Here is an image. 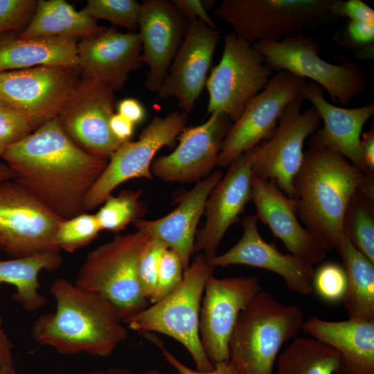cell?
<instances>
[{
	"instance_id": "obj_1",
	"label": "cell",
	"mask_w": 374,
	"mask_h": 374,
	"mask_svg": "<svg viewBox=\"0 0 374 374\" xmlns=\"http://www.w3.org/2000/svg\"><path fill=\"white\" fill-rule=\"evenodd\" d=\"M1 157L17 183L64 220L86 212V195L109 161L78 147L57 118L7 147Z\"/></svg>"
},
{
	"instance_id": "obj_2",
	"label": "cell",
	"mask_w": 374,
	"mask_h": 374,
	"mask_svg": "<svg viewBox=\"0 0 374 374\" xmlns=\"http://www.w3.org/2000/svg\"><path fill=\"white\" fill-rule=\"evenodd\" d=\"M50 292L56 301L55 311L38 317L30 330L38 344L64 355L84 353L106 357L127 338L117 310L103 296L64 278L55 279Z\"/></svg>"
},
{
	"instance_id": "obj_3",
	"label": "cell",
	"mask_w": 374,
	"mask_h": 374,
	"mask_svg": "<svg viewBox=\"0 0 374 374\" xmlns=\"http://www.w3.org/2000/svg\"><path fill=\"white\" fill-rule=\"evenodd\" d=\"M364 172L341 154L310 142L293 180L297 215L326 251L336 249L345 236L348 204Z\"/></svg>"
},
{
	"instance_id": "obj_4",
	"label": "cell",
	"mask_w": 374,
	"mask_h": 374,
	"mask_svg": "<svg viewBox=\"0 0 374 374\" xmlns=\"http://www.w3.org/2000/svg\"><path fill=\"white\" fill-rule=\"evenodd\" d=\"M302 309L259 292L242 310L229 344V359L240 374H273L283 345L304 323Z\"/></svg>"
},
{
	"instance_id": "obj_5",
	"label": "cell",
	"mask_w": 374,
	"mask_h": 374,
	"mask_svg": "<svg viewBox=\"0 0 374 374\" xmlns=\"http://www.w3.org/2000/svg\"><path fill=\"white\" fill-rule=\"evenodd\" d=\"M150 240L139 231L115 236L88 253L74 284L107 299L123 322L149 305L141 291L138 267Z\"/></svg>"
},
{
	"instance_id": "obj_6",
	"label": "cell",
	"mask_w": 374,
	"mask_h": 374,
	"mask_svg": "<svg viewBox=\"0 0 374 374\" xmlns=\"http://www.w3.org/2000/svg\"><path fill=\"white\" fill-rule=\"evenodd\" d=\"M214 268L198 253L184 271L180 285L159 301L152 303L123 323L139 332H157L170 336L182 344L192 357L197 371H209L214 364L207 357L200 341L199 313L207 278Z\"/></svg>"
},
{
	"instance_id": "obj_7",
	"label": "cell",
	"mask_w": 374,
	"mask_h": 374,
	"mask_svg": "<svg viewBox=\"0 0 374 374\" xmlns=\"http://www.w3.org/2000/svg\"><path fill=\"white\" fill-rule=\"evenodd\" d=\"M253 46L272 71L310 79L325 89L335 103L348 105L366 85V75L360 66L346 58L341 59V64L326 62L319 56L317 38L303 32L280 41H261Z\"/></svg>"
},
{
	"instance_id": "obj_8",
	"label": "cell",
	"mask_w": 374,
	"mask_h": 374,
	"mask_svg": "<svg viewBox=\"0 0 374 374\" xmlns=\"http://www.w3.org/2000/svg\"><path fill=\"white\" fill-rule=\"evenodd\" d=\"M332 0H223L215 17L234 33L253 44L280 41L293 33L314 29L335 19Z\"/></svg>"
},
{
	"instance_id": "obj_9",
	"label": "cell",
	"mask_w": 374,
	"mask_h": 374,
	"mask_svg": "<svg viewBox=\"0 0 374 374\" xmlns=\"http://www.w3.org/2000/svg\"><path fill=\"white\" fill-rule=\"evenodd\" d=\"M272 72L253 44L234 33L227 34L221 60L206 83L207 113L224 114L235 122L247 102L266 87Z\"/></svg>"
},
{
	"instance_id": "obj_10",
	"label": "cell",
	"mask_w": 374,
	"mask_h": 374,
	"mask_svg": "<svg viewBox=\"0 0 374 374\" xmlns=\"http://www.w3.org/2000/svg\"><path fill=\"white\" fill-rule=\"evenodd\" d=\"M62 220L15 180L0 183V238L12 259L60 253L55 233Z\"/></svg>"
},
{
	"instance_id": "obj_11",
	"label": "cell",
	"mask_w": 374,
	"mask_h": 374,
	"mask_svg": "<svg viewBox=\"0 0 374 374\" xmlns=\"http://www.w3.org/2000/svg\"><path fill=\"white\" fill-rule=\"evenodd\" d=\"M81 78L78 66L0 71V101L23 114L35 131L57 117Z\"/></svg>"
},
{
	"instance_id": "obj_12",
	"label": "cell",
	"mask_w": 374,
	"mask_h": 374,
	"mask_svg": "<svg viewBox=\"0 0 374 374\" xmlns=\"http://www.w3.org/2000/svg\"><path fill=\"white\" fill-rule=\"evenodd\" d=\"M187 121V113L183 111L154 117L142 130L137 141L123 142L87 192L84 202L85 211L103 203L125 181L134 178L152 179L151 166L154 155L162 148L173 145L186 127Z\"/></svg>"
},
{
	"instance_id": "obj_13",
	"label": "cell",
	"mask_w": 374,
	"mask_h": 374,
	"mask_svg": "<svg viewBox=\"0 0 374 374\" xmlns=\"http://www.w3.org/2000/svg\"><path fill=\"white\" fill-rule=\"evenodd\" d=\"M301 93L285 107L274 134L253 148V176L274 183L293 196V180L303 159L304 143L318 129L321 118L312 106L302 111Z\"/></svg>"
},
{
	"instance_id": "obj_14",
	"label": "cell",
	"mask_w": 374,
	"mask_h": 374,
	"mask_svg": "<svg viewBox=\"0 0 374 374\" xmlns=\"http://www.w3.org/2000/svg\"><path fill=\"white\" fill-rule=\"evenodd\" d=\"M306 80L287 71L272 75L266 87L250 99L231 125L220 152L217 166H229L275 132L287 105L301 93Z\"/></svg>"
},
{
	"instance_id": "obj_15",
	"label": "cell",
	"mask_w": 374,
	"mask_h": 374,
	"mask_svg": "<svg viewBox=\"0 0 374 374\" xmlns=\"http://www.w3.org/2000/svg\"><path fill=\"white\" fill-rule=\"evenodd\" d=\"M115 107L111 88L96 80L82 78L57 118L64 133L78 147L109 160L123 143L109 127Z\"/></svg>"
},
{
	"instance_id": "obj_16",
	"label": "cell",
	"mask_w": 374,
	"mask_h": 374,
	"mask_svg": "<svg viewBox=\"0 0 374 374\" xmlns=\"http://www.w3.org/2000/svg\"><path fill=\"white\" fill-rule=\"evenodd\" d=\"M255 276L217 278L211 275L204 287L199 332L202 347L213 364L229 362V341L242 310L260 292Z\"/></svg>"
},
{
	"instance_id": "obj_17",
	"label": "cell",
	"mask_w": 374,
	"mask_h": 374,
	"mask_svg": "<svg viewBox=\"0 0 374 374\" xmlns=\"http://www.w3.org/2000/svg\"><path fill=\"white\" fill-rule=\"evenodd\" d=\"M231 125L228 116L214 113L204 123L184 128L177 137L175 150L152 161V175L168 182L191 183L204 179L217 166Z\"/></svg>"
},
{
	"instance_id": "obj_18",
	"label": "cell",
	"mask_w": 374,
	"mask_h": 374,
	"mask_svg": "<svg viewBox=\"0 0 374 374\" xmlns=\"http://www.w3.org/2000/svg\"><path fill=\"white\" fill-rule=\"evenodd\" d=\"M253 154V149L234 160L208 197L206 222L197 230L193 247V253H202L207 261L216 256L224 235L251 200Z\"/></svg>"
},
{
	"instance_id": "obj_19",
	"label": "cell",
	"mask_w": 374,
	"mask_h": 374,
	"mask_svg": "<svg viewBox=\"0 0 374 374\" xmlns=\"http://www.w3.org/2000/svg\"><path fill=\"white\" fill-rule=\"evenodd\" d=\"M220 37V30L190 19L158 96L163 99L175 97L183 112H190L206 86Z\"/></svg>"
},
{
	"instance_id": "obj_20",
	"label": "cell",
	"mask_w": 374,
	"mask_h": 374,
	"mask_svg": "<svg viewBox=\"0 0 374 374\" xmlns=\"http://www.w3.org/2000/svg\"><path fill=\"white\" fill-rule=\"evenodd\" d=\"M185 19L171 1L146 0L141 4L138 34L150 91L157 92L168 74L188 27Z\"/></svg>"
},
{
	"instance_id": "obj_21",
	"label": "cell",
	"mask_w": 374,
	"mask_h": 374,
	"mask_svg": "<svg viewBox=\"0 0 374 374\" xmlns=\"http://www.w3.org/2000/svg\"><path fill=\"white\" fill-rule=\"evenodd\" d=\"M256 215L242 220L243 233L229 250L216 255L208 263L213 268L231 265H244L272 271L283 278L292 292L308 294L312 292L313 266L292 254H284L275 243L266 242L260 235Z\"/></svg>"
},
{
	"instance_id": "obj_22",
	"label": "cell",
	"mask_w": 374,
	"mask_h": 374,
	"mask_svg": "<svg viewBox=\"0 0 374 374\" xmlns=\"http://www.w3.org/2000/svg\"><path fill=\"white\" fill-rule=\"evenodd\" d=\"M251 200L258 220L270 229L290 254L312 266L326 257L320 240L299 222L293 199L274 183L253 176Z\"/></svg>"
},
{
	"instance_id": "obj_23",
	"label": "cell",
	"mask_w": 374,
	"mask_h": 374,
	"mask_svg": "<svg viewBox=\"0 0 374 374\" xmlns=\"http://www.w3.org/2000/svg\"><path fill=\"white\" fill-rule=\"evenodd\" d=\"M78 59L82 78L99 81L114 91L119 90L129 74L142 66L140 37L138 33L107 28L78 42Z\"/></svg>"
},
{
	"instance_id": "obj_24",
	"label": "cell",
	"mask_w": 374,
	"mask_h": 374,
	"mask_svg": "<svg viewBox=\"0 0 374 374\" xmlns=\"http://www.w3.org/2000/svg\"><path fill=\"white\" fill-rule=\"evenodd\" d=\"M323 89L313 82H306L301 93L316 109L323 127L312 135L310 143L334 151L365 172L361 154L364 125L374 114V103L355 108H343L328 102Z\"/></svg>"
},
{
	"instance_id": "obj_25",
	"label": "cell",
	"mask_w": 374,
	"mask_h": 374,
	"mask_svg": "<svg viewBox=\"0 0 374 374\" xmlns=\"http://www.w3.org/2000/svg\"><path fill=\"white\" fill-rule=\"evenodd\" d=\"M223 177L220 170L211 172L179 197L177 207L168 215L153 220H138L137 231L164 243L180 258L184 270L189 267L197 226L213 188Z\"/></svg>"
},
{
	"instance_id": "obj_26",
	"label": "cell",
	"mask_w": 374,
	"mask_h": 374,
	"mask_svg": "<svg viewBox=\"0 0 374 374\" xmlns=\"http://www.w3.org/2000/svg\"><path fill=\"white\" fill-rule=\"evenodd\" d=\"M302 328L339 355L337 374H374V321H326L316 317Z\"/></svg>"
},
{
	"instance_id": "obj_27",
	"label": "cell",
	"mask_w": 374,
	"mask_h": 374,
	"mask_svg": "<svg viewBox=\"0 0 374 374\" xmlns=\"http://www.w3.org/2000/svg\"><path fill=\"white\" fill-rule=\"evenodd\" d=\"M50 65L78 66L77 39L17 33L0 37V71Z\"/></svg>"
},
{
	"instance_id": "obj_28",
	"label": "cell",
	"mask_w": 374,
	"mask_h": 374,
	"mask_svg": "<svg viewBox=\"0 0 374 374\" xmlns=\"http://www.w3.org/2000/svg\"><path fill=\"white\" fill-rule=\"evenodd\" d=\"M106 29L64 0H39L29 23L17 35L21 38L57 37L82 39L98 36Z\"/></svg>"
},
{
	"instance_id": "obj_29",
	"label": "cell",
	"mask_w": 374,
	"mask_h": 374,
	"mask_svg": "<svg viewBox=\"0 0 374 374\" xmlns=\"http://www.w3.org/2000/svg\"><path fill=\"white\" fill-rule=\"evenodd\" d=\"M336 250L341 258L347 278L343 299L349 319L374 321V263L346 235Z\"/></svg>"
},
{
	"instance_id": "obj_30",
	"label": "cell",
	"mask_w": 374,
	"mask_h": 374,
	"mask_svg": "<svg viewBox=\"0 0 374 374\" xmlns=\"http://www.w3.org/2000/svg\"><path fill=\"white\" fill-rule=\"evenodd\" d=\"M62 261L60 253L0 260V283L10 284L16 288L12 298L25 310L37 311L47 301L39 292V274L44 269L50 271L57 270Z\"/></svg>"
},
{
	"instance_id": "obj_31",
	"label": "cell",
	"mask_w": 374,
	"mask_h": 374,
	"mask_svg": "<svg viewBox=\"0 0 374 374\" xmlns=\"http://www.w3.org/2000/svg\"><path fill=\"white\" fill-rule=\"evenodd\" d=\"M276 374H337L339 355L314 338L294 337L279 355Z\"/></svg>"
},
{
	"instance_id": "obj_32",
	"label": "cell",
	"mask_w": 374,
	"mask_h": 374,
	"mask_svg": "<svg viewBox=\"0 0 374 374\" xmlns=\"http://www.w3.org/2000/svg\"><path fill=\"white\" fill-rule=\"evenodd\" d=\"M343 229L354 247L374 263L373 202L358 190L346 208Z\"/></svg>"
},
{
	"instance_id": "obj_33",
	"label": "cell",
	"mask_w": 374,
	"mask_h": 374,
	"mask_svg": "<svg viewBox=\"0 0 374 374\" xmlns=\"http://www.w3.org/2000/svg\"><path fill=\"white\" fill-rule=\"evenodd\" d=\"M141 190H124L117 196L110 195L95 214L101 230L117 233L134 222L147 211L146 204L140 199Z\"/></svg>"
},
{
	"instance_id": "obj_34",
	"label": "cell",
	"mask_w": 374,
	"mask_h": 374,
	"mask_svg": "<svg viewBox=\"0 0 374 374\" xmlns=\"http://www.w3.org/2000/svg\"><path fill=\"white\" fill-rule=\"evenodd\" d=\"M100 231L95 214L84 212L60 222L55 243L60 251L73 253L90 244Z\"/></svg>"
},
{
	"instance_id": "obj_35",
	"label": "cell",
	"mask_w": 374,
	"mask_h": 374,
	"mask_svg": "<svg viewBox=\"0 0 374 374\" xmlns=\"http://www.w3.org/2000/svg\"><path fill=\"white\" fill-rule=\"evenodd\" d=\"M82 10L96 20L104 19L134 33L141 4L135 0H88Z\"/></svg>"
},
{
	"instance_id": "obj_36",
	"label": "cell",
	"mask_w": 374,
	"mask_h": 374,
	"mask_svg": "<svg viewBox=\"0 0 374 374\" xmlns=\"http://www.w3.org/2000/svg\"><path fill=\"white\" fill-rule=\"evenodd\" d=\"M184 273L179 256L173 250L166 249L160 260L157 286L150 303L159 301L176 289L183 280Z\"/></svg>"
},
{
	"instance_id": "obj_37",
	"label": "cell",
	"mask_w": 374,
	"mask_h": 374,
	"mask_svg": "<svg viewBox=\"0 0 374 374\" xmlns=\"http://www.w3.org/2000/svg\"><path fill=\"white\" fill-rule=\"evenodd\" d=\"M168 249L160 240L151 238L140 258L138 267L139 283L143 294L149 302L156 289L161 258Z\"/></svg>"
},
{
	"instance_id": "obj_38",
	"label": "cell",
	"mask_w": 374,
	"mask_h": 374,
	"mask_svg": "<svg viewBox=\"0 0 374 374\" xmlns=\"http://www.w3.org/2000/svg\"><path fill=\"white\" fill-rule=\"evenodd\" d=\"M314 287L323 299L333 302L344 298L347 289L344 269L335 263L321 266L314 276Z\"/></svg>"
},
{
	"instance_id": "obj_39",
	"label": "cell",
	"mask_w": 374,
	"mask_h": 374,
	"mask_svg": "<svg viewBox=\"0 0 374 374\" xmlns=\"http://www.w3.org/2000/svg\"><path fill=\"white\" fill-rule=\"evenodd\" d=\"M33 132L30 122L23 114L5 103L0 104V145L6 148Z\"/></svg>"
},
{
	"instance_id": "obj_40",
	"label": "cell",
	"mask_w": 374,
	"mask_h": 374,
	"mask_svg": "<svg viewBox=\"0 0 374 374\" xmlns=\"http://www.w3.org/2000/svg\"><path fill=\"white\" fill-rule=\"evenodd\" d=\"M37 1L0 0V33L21 31L31 19Z\"/></svg>"
},
{
	"instance_id": "obj_41",
	"label": "cell",
	"mask_w": 374,
	"mask_h": 374,
	"mask_svg": "<svg viewBox=\"0 0 374 374\" xmlns=\"http://www.w3.org/2000/svg\"><path fill=\"white\" fill-rule=\"evenodd\" d=\"M337 41L346 48L357 50L361 56L371 57L374 43V23L348 21ZM359 53V54H360Z\"/></svg>"
},
{
	"instance_id": "obj_42",
	"label": "cell",
	"mask_w": 374,
	"mask_h": 374,
	"mask_svg": "<svg viewBox=\"0 0 374 374\" xmlns=\"http://www.w3.org/2000/svg\"><path fill=\"white\" fill-rule=\"evenodd\" d=\"M331 14L335 19L346 17L352 21L374 23V10L362 0H332Z\"/></svg>"
},
{
	"instance_id": "obj_43",
	"label": "cell",
	"mask_w": 374,
	"mask_h": 374,
	"mask_svg": "<svg viewBox=\"0 0 374 374\" xmlns=\"http://www.w3.org/2000/svg\"><path fill=\"white\" fill-rule=\"evenodd\" d=\"M158 345L161 348L164 359L177 371L178 374H240L234 364L231 361L216 363L214 364V368L209 371L193 370L181 363L163 345Z\"/></svg>"
},
{
	"instance_id": "obj_44",
	"label": "cell",
	"mask_w": 374,
	"mask_h": 374,
	"mask_svg": "<svg viewBox=\"0 0 374 374\" xmlns=\"http://www.w3.org/2000/svg\"><path fill=\"white\" fill-rule=\"evenodd\" d=\"M171 2L186 18L198 19L208 27L217 29L215 23L208 15L205 3L199 0H172Z\"/></svg>"
},
{
	"instance_id": "obj_45",
	"label": "cell",
	"mask_w": 374,
	"mask_h": 374,
	"mask_svg": "<svg viewBox=\"0 0 374 374\" xmlns=\"http://www.w3.org/2000/svg\"><path fill=\"white\" fill-rule=\"evenodd\" d=\"M118 114L130 121L134 125L142 122L146 115L143 105L138 100L127 98L117 105Z\"/></svg>"
},
{
	"instance_id": "obj_46",
	"label": "cell",
	"mask_w": 374,
	"mask_h": 374,
	"mask_svg": "<svg viewBox=\"0 0 374 374\" xmlns=\"http://www.w3.org/2000/svg\"><path fill=\"white\" fill-rule=\"evenodd\" d=\"M361 154L364 174L374 175V127L372 126L361 137Z\"/></svg>"
},
{
	"instance_id": "obj_47",
	"label": "cell",
	"mask_w": 374,
	"mask_h": 374,
	"mask_svg": "<svg viewBox=\"0 0 374 374\" xmlns=\"http://www.w3.org/2000/svg\"><path fill=\"white\" fill-rule=\"evenodd\" d=\"M134 125L119 114H114L109 121V127L114 136L122 142L129 141L134 133Z\"/></svg>"
},
{
	"instance_id": "obj_48",
	"label": "cell",
	"mask_w": 374,
	"mask_h": 374,
	"mask_svg": "<svg viewBox=\"0 0 374 374\" xmlns=\"http://www.w3.org/2000/svg\"><path fill=\"white\" fill-rule=\"evenodd\" d=\"M12 344L0 340V372L15 367Z\"/></svg>"
},
{
	"instance_id": "obj_49",
	"label": "cell",
	"mask_w": 374,
	"mask_h": 374,
	"mask_svg": "<svg viewBox=\"0 0 374 374\" xmlns=\"http://www.w3.org/2000/svg\"><path fill=\"white\" fill-rule=\"evenodd\" d=\"M357 190L374 202V175L364 174Z\"/></svg>"
},
{
	"instance_id": "obj_50",
	"label": "cell",
	"mask_w": 374,
	"mask_h": 374,
	"mask_svg": "<svg viewBox=\"0 0 374 374\" xmlns=\"http://www.w3.org/2000/svg\"><path fill=\"white\" fill-rule=\"evenodd\" d=\"M16 172L6 163H0V183L16 179Z\"/></svg>"
},
{
	"instance_id": "obj_51",
	"label": "cell",
	"mask_w": 374,
	"mask_h": 374,
	"mask_svg": "<svg viewBox=\"0 0 374 374\" xmlns=\"http://www.w3.org/2000/svg\"><path fill=\"white\" fill-rule=\"evenodd\" d=\"M85 374H135L133 372L120 368H109L107 369H99L88 372Z\"/></svg>"
},
{
	"instance_id": "obj_52",
	"label": "cell",
	"mask_w": 374,
	"mask_h": 374,
	"mask_svg": "<svg viewBox=\"0 0 374 374\" xmlns=\"http://www.w3.org/2000/svg\"><path fill=\"white\" fill-rule=\"evenodd\" d=\"M2 322H3L2 319L0 317V340L4 341L6 343H8V344H12L10 342V341L8 339L6 335L5 334L3 330L1 328Z\"/></svg>"
},
{
	"instance_id": "obj_53",
	"label": "cell",
	"mask_w": 374,
	"mask_h": 374,
	"mask_svg": "<svg viewBox=\"0 0 374 374\" xmlns=\"http://www.w3.org/2000/svg\"><path fill=\"white\" fill-rule=\"evenodd\" d=\"M145 374H167L166 373H163L161 371L157 370V369H152L148 371H147Z\"/></svg>"
},
{
	"instance_id": "obj_54",
	"label": "cell",
	"mask_w": 374,
	"mask_h": 374,
	"mask_svg": "<svg viewBox=\"0 0 374 374\" xmlns=\"http://www.w3.org/2000/svg\"><path fill=\"white\" fill-rule=\"evenodd\" d=\"M15 367L0 372V374H15Z\"/></svg>"
},
{
	"instance_id": "obj_55",
	"label": "cell",
	"mask_w": 374,
	"mask_h": 374,
	"mask_svg": "<svg viewBox=\"0 0 374 374\" xmlns=\"http://www.w3.org/2000/svg\"><path fill=\"white\" fill-rule=\"evenodd\" d=\"M6 150V148L0 145V157L2 156L3 153Z\"/></svg>"
},
{
	"instance_id": "obj_56",
	"label": "cell",
	"mask_w": 374,
	"mask_h": 374,
	"mask_svg": "<svg viewBox=\"0 0 374 374\" xmlns=\"http://www.w3.org/2000/svg\"><path fill=\"white\" fill-rule=\"evenodd\" d=\"M0 250H3V243L1 238H0Z\"/></svg>"
},
{
	"instance_id": "obj_57",
	"label": "cell",
	"mask_w": 374,
	"mask_h": 374,
	"mask_svg": "<svg viewBox=\"0 0 374 374\" xmlns=\"http://www.w3.org/2000/svg\"><path fill=\"white\" fill-rule=\"evenodd\" d=\"M3 103H3V102L0 101V104H3ZM5 104H6V103H5Z\"/></svg>"
}]
</instances>
